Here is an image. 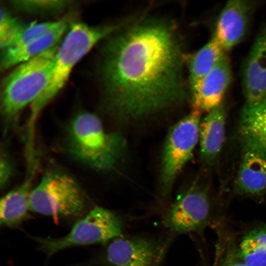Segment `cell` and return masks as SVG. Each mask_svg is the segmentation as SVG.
<instances>
[{
  "label": "cell",
  "mask_w": 266,
  "mask_h": 266,
  "mask_svg": "<svg viewBox=\"0 0 266 266\" xmlns=\"http://www.w3.org/2000/svg\"><path fill=\"white\" fill-rule=\"evenodd\" d=\"M225 54V51L212 37L201 48L188 58L191 92Z\"/></svg>",
  "instance_id": "obj_18"
},
{
  "label": "cell",
  "mask_w": 266,
  "mask_h": 266,
  "mask_svg": "<svg viewBox=\"0 0 266 266\" xmlns=\"http://www.w3.org/2000/svg\"><path fill=\"white\" fill-rule=\"evenodd\" d=\"M114 30L112 26H92L80 22L70 26L66 36L59 46L46 87L30 105L29 132H33L39 114L65 86L75 65Z\"/></svg>",
  "instance_id": "obj_3"
},
{
  "label": "cell",
  "mask_w": 266,
  "mask_h": 266,
  "mask_svg": "<svg viewBox=\"0 0 266 266\" xmlns=\"http://www.w3.org/2000/svg\"><path fill=\"white\" fill-rule=\"evenodd\" d=\"M27 25L0 8V47L1 51L11 46L19 37Z\"/></svg>",
  "instance_id": "obj_20"
},
{
  "label": "cell",
  "mask_w": 266,
  "mask_h": 266,
  "mask_svg": "<svg viewBox=\"0 0 266 266\" xmlns=\"http://www.w3.org/2000/svg\"><path fill=\"white\" fill-rule=\"evenodd\" d=\"M66 148L79 162L95 169L112 168L124 153L125 141L118 133H108L95 114L82 112L67 128Z\"/></svg>",
  "instance_id": "obj_2"
},
{
  "label": "cell",
  "mask_w": 266,
  "mask_h": 266,
  "mask_svg": "<svg viewBox=\"0 0 266 266\" xmlns=\"http://www.w3.org/2000/svg\"><path fill=\"white\" fill-rule=\"evenodd\" d=\"M66 0H14L11 4L17 10L28 13H56L70 4Z\"/></svg>",
  "instance_id": "obj_21"
},
{
  "label": "cell",
  "mask_w": 266,
  "mask_h": 266,
  "mask_svg": "<svg viewBox=\"0 0 266 266\" xmlns=\"http://www.w3.org/2000/svg\"><path fill=\"white\" fill-rule=\"evenodd\" d=\"M226 119V109L221 103L209 111L200 123V150L206 162H213L220 153L225 140Z\"/></svg>",
  "instance_id": "obj_15"
},
{
  "label": "cell",
  "mask_w": 266,
  "mask_h": 266,
  "mask_svg": "<svg viewBox=\"0 0 266 266\" xmlns=\"http://www.w3.org/2000/svg\"><path fill=\"white\" fill-rule=\"evenodd\" d=\"M65 19L63 18L57 21L27 25L19 37L10 47L21 46L45 35L59 27Z\"/></svg>",
  "instance_id": "obj_22"
},
{
  "label": "cell",
  "mask_w": 266,
  "mask_h": 266,
  "mask_svg": "<svg viewBox=\"0 0 266 266\" xmlns=\"http://www.w3.org/2000/svg\"><path fill=\"white\" fill-rule=\"evenodd\" d=\"M239 132L244 148L266 150V97L256 103L245 104Z\"/></svg>",
  "instance_id": "obj_16"
},
{
  "label": "cell",
  "mask_w": 266,
  "mask_h": 266,
  "mask_svg": "<svg viewBox=\"0 0 266 266\" xmlns=\"http://www.w3.org/2000/svg\"><path fill=\"white\" fill-rule=\"evenodd\" d=\"M246 104L266 97V25L261 30L249 53L243 77Z\"/></svg>",
  "instance_id": "obj_12"
},
{
  "label": "cell",
  "mask_w": 266,
  "mask_h": 266,
  "mask_svg": "<svg viewBox=\"0 0 266 266\" xmlns=\"http://www.w3.org/2000/svg\"><path fill=\"white\" fill-rule=\"evenodd\" d=\"M167 246L165 241L149 237H118L108 246L106 260L111 266H160Z\"/></svg>",
  "instance_id": "obj_9"
},
{
  "label": "cell",
  "mask_w": 266,
  "mask_h": 266,
  "mask_svg": "<svg viewBox=\"0 0 266 266\" xmlns=\"http://www.w3.org/2000/svg\"><path fill=\"white\" fill-rule=\"evenodd\" d=\"M209 213L207 188L196 182L177 197L165 217L164 224L172 233H189L204 225Z\"/></svg>",
  "instance_id": "obj_8"
},
{
  "label": "cell",
  "mask_w": 266,
  "mask_h": 266,
  "mask_svg": "<svg viewBox=\"0 0 266 266\" xmlns=\"http://www.w3.org/2000/svg\"><path fill=\"white\" fill-rule=\"evenodd\" d=\"M0 163V185L2 189L8 185L10 181L13 173V167L11 162L5 154H1Z\"/></svg>",
  "instance_id": "obj_23"
},
{
  "label": "cell",
  "mask_w": 266,
  "mask_h": 266,
  "mask_svg": "<svg viewBox=\"0 0 266 266\" xmlns=\"http://www.w3.org/2000/svg\"></svg>",
  "instance_id": "obj_25"
},
{
  "label": "cell",
  "mask_w": 266,
  "mask_h": 266,
  "mask_svg": "<svg viewBox=\"0 0 266 266\" xmlns=\"http://www.w3.org/2000/svg\"><path fill=\"white\" fill-rule=\"evenodd\" d=\"M226 266H248L242 262H233L229 264Z\"/></svg>",
  "instance_id": "obj_24"
},
{
  "label": "cell",
  "mask_w": 266,
  "mask_h": 266,
  "mask_svg": "<svg viewBox=\"0 0 266 266\" xmlns=\"http://www.w3.org/2000/svg\"><path fill=\"white\" fill-rule=\"evenodd\" d=\"M231 79L230 63L225 54L191 91L193 110L208 112L220 105Z\"/></svg>",
  "instance_id": "obj_11"
},
{
  "label": "cell",
  "mask_w": 266,
  "mask_h": 266,
  "mask_svg": "<svg viewBox=\"0 0 266 266\" xmlns=\"http://www.w3.org/2000/svg\"><path fill=\"white\" fill-rule=\"evenodd\" d=\"M122 227V221L116 213L105 208L95 206L78 220L66 235L37 240L42 248L52 255L69 247L105 243L119 237Z\"/></svg>",
  "instance_id": "obj_6"
},
{
  "label": "cell",
  "mask_w": 266,
  "mask_h": 266,
  "mask_svg": "<svg viewBox=\"0 0 266 266\" xmlns=\"http://www.w3.org/2000/svg\"><path fill=\"white\" fill-rule=\"evenodd\" d=\"M59 45L18 66L1 83L0 108L5 122L16 118L38 97L49 79Z\"/></svg>",
  "instance_id": "obj_4"
},
{
  "label": "cell",
  "mask_w": 266,
  "mask_h": 266,
  "mask_svg": "<svg viewBox=\"0 0 266 266\" xmlns=\"http://www.w3.org/2000/svg\"><path fill=\"white\" fill-rule=\"evenodd\" d=\"M174 29L161 20L132 25L105 46L104 104L119 119L137 120L186 98L183 56Z\"/></svg>",
  "instance_id": "obj_1"
},
{
  "label": "cell",
  "mask_w": 266,
  "mask_h": 266,
  "mask_svg": "<svg viewBox=\"0 0 266 266\" xmlns=\"http://www.w3.org/2000/svg\"><path fill=\"white\" fill-rule=\"evenodd\" d=\"M69 20L66 18L57 29L25 44L10 47L1 51L0 67L1 71L17 66L58 45L69 27Z\"/></svg>",
  "instance_id": "obj_14"
},
{
  "label": "cell",
  "mask_w": 266,
  "mask_h": 266,
  "mask_svg": "<svg viewBox=\"0 0 266 266\" xmlns=\"http://www.w3.org/2000/svg\"><path fill=\"white\" fill-rule=\"evenodd\" d=\"M86 205L85 194L78 183L59 171L44 175L29 198L30 210L47 216H78Z\"/></svg>",
  "instance_id": "obj_5"
},
{
  "label": "cell",
  "mask_w": 266,
  "mask_h": 266,
  "mask_svg": "<svg viewBox=\"0 0 266 266\" xmlns=\"http://www.w3.org/2000/svg\"><path fill=\"white\" fill-rule=\"evenodd\" d=\"M256 3L231 0L222 10L213 37L226 52L243 39L247 32Z\"/></svg>",
  "instance_id": "obj_10"
},
{
  "label": "cell",
  "mask_w": 266,
  "mask_h": 266,
  "mask_svg": "<svg viewBox=\"0 0 266 266\" xmlns=\"http://www.w3.org/2000/svg\"><path fill=\"white\" fill-rule=\"evenodd\" d=\"M238 254L248 266H266V225L252 230L243 237Z\"/></svg>",
  "instance_id": "obj_19"
},
{
  "label": "cell",
  "mask_w": 266,
  "mask_h": 266,
  "mask_svg": "<svg viewBox=\"0 0 266 266\" xmlns=\"http://www.w3.org/2000/svg\"><path fill=\"white\" fill-rule=\"evenodd\" d=\"M200 114L193 110L176 123L167 136L161 172L162 187L166 193L192 156L200 138Z\"/></svg>",
  "instance_id": "obj_7"
},
{
  "label": "cell",
  "mask_w": 266,
  "mask_h": 266,
  "mask_svg": "<svg viewBox=\"0 0 266 266\" xmlns=\"http://www.w3.org/2000/svg\"><path fill=\"white\" fill-rule=\"evenodd\" d=\"M235 186L245 195L260 196L266 192V150L244 148Z\"/></svg>",
  "instance_id": "obj_13"
},
{
  "label": "cell",
  "mask_w": 266,
  "mask_h": 266,
  "mask_svg": "<svg viewBox=\"0 0 266 266\" xmlns=\"http://www.w3.org/2000/svg\"><path fill=\"white\" fill-rule=\"evenodd\" d=\"M32 176L5 195L0 200V222L4 226L20 224L28 216Z\"/></svg>",
  "instance_id": "obj_17"
}]
</instances>
